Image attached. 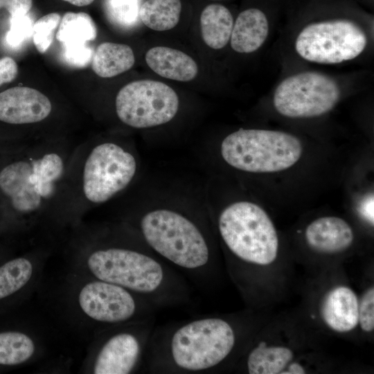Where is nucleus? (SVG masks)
Wrapping results in <instances>:
<instances>
[{"instance_id":"f257e3e1","label":"nucleus","mask_w":374,"mask_h":374,"mask_svg":"<svg viewBox=\"0 0 374 374\" xmlns=\"http://www.w3.org/2000/svg\"><path fill=\"white\" fill-rule=\"evenodd\" d=\"M236 335L231 324L203 317L150 336V370L155 373H200L219 366L232 353Z\"/></svg>"},{"instance_id":"f03ea898","label":"nucleus","mask_w":374,"mask_h":374,"mask_svg":"<svg viewBox=\"0 0 374 374\" xmlns=\"http://www.w3.org/2000/svg\"><path fill=\"white\" fill-rule=\"evenodd\" d=\"M87 268L96 279L121 286L152 305L187 299V287L170 265L149 248L109 247L91 252Z\"/></svg>"},{"instance_id":"7ed1b4c3","label":"nucleus","mask_w":374,"mask_h":374,"mask_svg":"<svg viewBox=\"0 0 374 374\" xmlns=\"http://www.w3.org/2000/svg\"><path fill=\"white\" fill-rule=\"evenodd\" d=\"M138 229L146 246L169 265L193 277H204L211 259L205 229L179 211L158 208L145 212Z\"/></svg>"},{"instance_id":"20e7f679","label":"nucleus","mask_w":374,"mask_h":374,"mask_svg":"<svg viewBox=\"0 0 374 374\" xmlns=\"http://www.w3.org/2000/svg\"><path fill=\"white\" fill-rule=\"evenodd\" d=\"M217 229L227 249L241 262L267 265L276 260L277 232L267 213L258 204L239 201L228 205L218 216Z\"/></svg>"},{"instance_id":"39448f33","label":"nucleus","mask_w":374,"mask_h":374,"mask_svg":"<svg viewBox=\"0 0 374 374\" xmlns=\"http://www.w3.org/2000/svg\"><path fill=\"white\" fill-rule=\"evenodd\" d=\"M220 152L225 162L235 169L269 173L288 169L296 163L303 146L296 136L289 133L240 128L224 139Z\"/></svg>"},{"instance_id":"423d86ee","label":"nucleus","mask_w":374,"mask_h":374,"mask_svg":"<svg viewBox=\"0 0 374 374\" xmlns=\"http://www.w3.org/2000/svg\"><path fill=\"white\" fill-rule=\"evenodd\" d=\"M64 170V159L55 150L30 154L0 171V190L17 211L32 213L53 197Z\"/></svg>"},{"instance_id":"0eeeda50","label":"nucleus","mask_w":374,"mask_h":374,"mask_svg":"<svg viewBox=\"0 0 374 374\" xmlns=\"http://www.w3.org/2000/svg\"><path fill=\"white\" fill-rule=\"evenodd\" d=\"M367 36L357 24L335 19L308 24L295 42L297 53L319 64H339L358 57L367 45Z\"/></svg>"},{"instance_id":"6e6552de","label":"nucleus","mask_w":374,"mask_h":374,"mask_svg":"<svg viewBox=\"0 0 374 374\" xmlns=\"http://www.w3.org/2000/svg\"><path fill=\"white\" fill-rule=\"evenodd\" d=\"M137 170L134 156L118 144L100 143L90 151L84 163L81 189L85 199L103 204L124 190Z\"/></svg>"},{"instance_id":"1a4fd4ad","label":"nucleus","mask_w":374,"mask_h":374,"mask_svg":"<svg viewBox=\"0 0 374 374\" xmlns=\"http://www.w3.org/2000/svg\"><path fill=\"white\" fill-rule=\"evenodd\" d=\"M340 98V89L331 77L317 71L290 75L276 88L273 103L282 116L313 118L332 110Z\"/></svg>"},{"instance_id":"9d476101","label":"nucleus","mask_w":374,"mask_h":374,"mask_svg":"<svg viewBox=\"0 0 374 374\" xmlns=\"http://www.w3.org/2000/svg\"><path fill=\"white\" fill-rule=\"evenodd\" d=\"M118 118L134 128H148L170 121L179 109V98L168 85L143 80L132 82L118 91L115 101Z\"/></svg>"},{"instance_id":"9b49d317","label":"nucleus","mask_w":374,"mask_h":374,"mask_svg":"<svg viewBox=\"0 0 374 374\" xmlns=\"http://www.w3.org/2000/svg\"><path fill=\"white\" fill-rule=\"evenodd\" d=\"M131 291L96 279L84 285L78 294L82 311L91 319L105 323L127 322L139 313L150 312L151 303Z\"/></svg>"},{"instance_id":"f8f14e48","label":"nucleus","mask_w":374,"mask_h":374,"mask_svg":"<svg viewBox=\"0 0 374 374\" xmlns=\"http://www.w3.org/2000/svg\"><path fill=\"white\" fill-rule=\"evenodd\" d=\"M149 326L141 333L119 332L109 337L93 363L95 374H128L138 366L151 336Z\"/></svg>"},{"instance_id":"ddd939ff","label":"nucleus","mask_w":374,"mask_h":374,"mask_svg":"<svg viewBox=\"0 0 374 374\" xmlns=\"http://www.w3.org/2000/svg\"><path fill=\"white\" fill-rule=\"evenodd\" d=\"M47 96L28 87H15L0 93V121L22 125L40 122L51 114Z\"/></svg>"},{"instance_id":"4468645a","label":"nucleus","mask_w":374,"mask_h":374,"mask_svg":"<svg viewBox=\"0 0 374 374\" xmlns=\"http://www.w3.org/2000/svg\"><path fill=\"white\" fill-rule=\"evenodd\" d=\"M305 240L313 250L336 253L347 249L353 243L351 226L342 218L326 216L312 221L305 231Z\"/></svg>"},{"instance_id":"2eb2a0df","label":"nucleus","mask_w":374,"mask_h":374,"mask_svg":"<svg viewBox=\"0 0 374 374\" xmlns=\"http://www.w3.org/2000/svg\"><path fill=\"white\" fill-rule=\"evenodd\" d=\"M358 307L359 301L353 290L344 285L337 286L325 295L321 314L330 328L346 332L358 324Z\"/></svg>"},{"instance_id":"dca6fc26","label":"nucleus","mask_w":374,"mask_h":374,"mask_svg":"<svg viewBox=\"0 0 374 374\" xmlns=\"http://www.w3.org/2000/svg\"><path fill=\"white\" fill-rule=\"evenodd\" d=\"M269 23L265 14L258 8H249L238 16L230 38L231 46L236 52L249 53L257 51L265 42Z\"/></svg>"},{"instance_id":"f3484780","label":"nucleus","mask_w":374,"mask_h":374,"mask_svg":"<svg viewBox=\"0 0 374 374\" xmlns=\"http://www.w3.org/2000/svg\"><path fill=\"white\" fill-rule=\"evenodd\" d=\"M148 66L161 77L181 82L194 79L198 67L187 54L166 46L150 48L145 55Z\"/></svg>"},{"instance_id":"a211bd4d","label":"nucleus","mask_w":374,"mask_h":374,"mask_svg":"<svg viewBox=\"0 0 374 374\" xmlns=\"http://www.w3.org/2000/svg\"><path fill=\"white\" fill-rule=\"evenodd\" d=\"M135 62L130 46L123 44L104 42L93 54L91 66L101 78H112L130 69Z\"/></svg>"},{"instance_id":"6ab92c4d","label":"nucleus","mask_w":374,"mask_h":374,"mask_svg":"<svg viewBox=\"0 0 374 374\" xmlns=\"http://www.w3.org/2000/svg\"><path fill=\"white\" fill-rule=\"evenodd\" d=\"M233 18L229 10L220 4L207 6L200 16L204 43L213 49H221L230 41Z\"/></svg>"},{"instance_id":"aec40b11","label":"nucleus","mask_w":374,"mask_h":374,"mask_svg":"<svg viewBox=\"0 0 374 374\" xmlns=\"http://www.w3.org/2000/svg\"><path fill=\"white\" fill-rule=\"evenodd\" d=\"M293 357V352L287 347L267 346L261 341L247 356V371L250 374H284Z\"/></svg>"},{"instance_id":"412c9836","label":"nucleus","mask_w":374,"mask_h":374,"mask_svg":"<svg viewBox=\"0 0 374 374\" xmlns=\"http://www.w3.org/2000/svg\"><path fill=\"white\" fill-rule=\"evenodd\" d=\"M181 10L180 0H147L141 6L139 17L150 29L164 31L178 24Z\"/></svg>"},{"instance_id":"4be33fe9","label":"nucleus","mask_w":374,"mask_h":374,"mask_svg":"<svg viewBox=\"0 0 374 374\" xmlns=\"http://www.w3.org/2000/svg\"><path fill=\"white\" fill-rule=\"evenodd\" d=\"M96 37L97 28L93 19L82 12H66L56 33V38L62 46L87 44Z\"/></svg>"},{"instance_id":"5701e85b","label":"nucleus","mask_w":374,"mask_h":374,"mask_svg":"<svg viewBox=\"0 0 374 374\" xmlns=\"http://www.w3.org/2000/svg\"><path fill=\"white\" fill-rule=\"evenodd\" d=\"M35 350V343L20 332L0 333V364L17 365L29 359Z\"/></svg>"},{"instance_id":"b1692460","label":"nucleus","mask_w":374,"mask_h":374,"mask_svg":"<svg viewBox=\"0 0 374 374\" xmlns=\"http://www.w3.org/2000/svg\"><path fill=\"white\" fill-rule=\"evenodd\" d=\"M33 267L25 258L11 260L0 267V299L21 289L31 278Z\"/></svg>"},{"instance_id":"393cba45","label":"nucleus","mask_w":374,"mask_h":374,"mask_svg":"<svg viewBox=\"0 0 374 374\" xmlns=\"http://www.w3.org/2000/svg\"><path fill=\"white\" fill-rule=\"evenodd\" d=\"M141 6V0H106L105 10L112 21L123 27H130L140 19Z\"/></svg>"},{"instance_id":"a878e982","label":"nucleus","mask_w":374,"mask_h":374,"mask_svg":"<svg viewBox=\"0 0 374 374\" xmlns=\"http://www.w3.org/2000/svg\"><path fill=\"white\" fill-rule=\"evenodd\" d=\"M61 21L57 12L47 14L33 24V40L37 50L40 53H45L53 40L54 31Z\"/></svg>"},{"instance_id":"bb28decb","label":"nucleus","mask_w":374,"mask_h":374,"mask_svg":"<svg viewBox=\"0 0 374 374\" xmlns=\"http://www.w3.org/2000/svg\"><path fill=\"white\" fill-rule=\"evenodd\" d=\"M33 21L27 15L11 17L10 29L6 35L8 44L12 47L20 46L33 36Z\"/></svg>"},{"instance_id":"cd10ccee","label":"nucleus","mask_w":374,"mask_h":374,"mask_svg":"<svg viewBox=\"0 0 374 374\" xmlns=\"http://www.w3.org/2000/svg\"><path fill=\"white\" fill-rule=\"evenodd\" d=\"M358 323L365 332L374 329V289L368 288L359 301Z\"/></svg>"},{"instance_id":"c85d7f7f","label":"nucleus","mask_w":374,"mask_h":374,"mask_svg":"<svg viewBox=\"0 0 374 374\" xmlns=\"http://www.w3.org/2000/svg\"><path fill=\"white\" fill-rule=\"evenodd\" d=\"M63 47L64 58L71 65L84 67L92 60L93 50L87 44L65 45Z\"/></svg>"},{"instance_id":"c756f323","label":"nucleus","mask_w":374,"mask_h":374,"mask_svg":"<svg viewBox=\"0 0 374 374\" xmlns=\"http://www.w3.org/2000/svg\"><path fill=\"white\" fill-rule=\"evenodd\" d=\"M18 74L16 62L10 57H4L0 60V86L14 80Z\"/></svg>"},{"instance_id":"7c9ffc66","label":"nucleus","mask_w":374,"mask_h":374,"mask_svg":"<svg viewBox=\"0 0 374 374\" xmlns=\"http://www.w3.org/2000/svg\"><path fill=\"white\" fill-rule=\"evenodd\" d=\"M373 206V194H369L360 201L358 207L360 215L372 225L374 222Z\"/></svg>"},{"instance_id":"2f4dec72","label":"nucleus","mask_w":374,"mask_h":374,"mask_svg":"<svg viewBox=\"0 0 374 374\" xmlns=\"http://www.w3.org/2000/svg\"><path fill=\"white\" fill-rule=\"evenodd\" d=\"M305 373V369L301 364L293 362L288 365L284 374H303Z\"/></svg>"},{"instance_id":"473e14b6","label":"nucleus","mask_w":374,"mask_h":374,"mask_svg":"<svg viewBox=\"0 0 374 374\" xmlns=\"http://www.w3.org/2000/svg\"><path fill=\"white\" fill-rule=\"evenodd\" d=\"M77 6H85L91 4L94 0H63Z\"/></svg>"},{"instance_id":"72a5a7b5","label":"nucleus","mask_w":374,"mask_h":374,"mask_svg":"<svg viewBox=\"0 0 374 374\" xmlns=\"http://www.w3.org/2000/svg\"><path fill=\"white\" fill-rule=\"evenodd\" d=\"M14 1L15 0H0V9L4 8L8 10Z\"/></svg>"}]
</instances>
